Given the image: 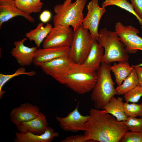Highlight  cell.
Listing matches in <instances>:
<instances>
[{
	"label": "cell",
	"instance_id": "6da1fadb",
	"mask_svg": "<svg viewBox=\"0 0 142 142\" xmlns=\"http://www.w3.org/2000/svg\"><path fill=\"white\" fill-rule=\"evenodd\" d=\"M84 135L89 141L120 142L128 129L124 121H117L104 109L91 108Z\"/></svg>",
	"mask_w": 142,
	"mask_h": 142
},
{
	"label": "cell",
	"instance_id": "7a4b0ae2",
	"mask_svg": "<svg viewBox=\"0 0 142 142\" xmlns=\"http://www.w3.org/2000/svg\"><path fill=\"white\" fill-rule=\"evenodd\" d=\"M110 66V64L102 63L96 71L97 80L91 95L96 109H102L113 97L115 95H120L114 88L115 83L111 77Z\"/></svg>",
	"mask_w": 142,
	"mask_h": 142
},
{
	"label": "cell",
	"instance_id": "3957f363",
	"mask_svg": "<svg viewBox=\"0 0 142 142\" xmlns=\"http://www.w3.org/2000/svg\"><path fill=\"white\" fill-rule=\"evenodd\" d=\"M65 0L62 4L55 6L53 17L54 26L62 25L72 26L75 31L82 26L83 19V11L87 0Z\"/></svg>",
	"mask_w": 142,
	"mask_h": 142
},
{
	"label": "cell",
	"instance_id": "277c9868",
	"mask_svg": "<svg viewBox=\"0 0 142 142\" xmlns=\"http://www.w3.org/2000/svg\"><path fill=\"white\" fill-rule=\"evenodd\" d=\"M97 78L96 71L81 64L74 63L64 77L62 84L77 93L83 95L92 90Z\"/></svg>",
	"mask_w": 142,
	"mask_h": 142
},
{
	"label": "cell",
	"instance_id": "5b68a950",
	"mask_svg": "<svg viewBox=\"0 0 142 142\" xmlns=\"http://www.w3.org/2000/svg\"><path fill=\"white\" fill-rule=\"evenodd\" d=\"M97 41L104 51L102 63L110 64L128 60V53L115 31H109L105 27L101 29Z\"/></svg>",
	"mask_w": 142,
	"mask_h": 142
},
{
	"label": "cell",
	"instance_id": "8992f818",
	"mask_svg": "<svg viewBox=\"0 0 142 142\" xmlns=\"http://www.w3.org/2000/svg\"><path fill=\"white\" fill-rule=\"evenodd\" d=\"M94 40L88 30L82 26L74 31L68 57L75 64H82L86 59Z\"/></svg>",
	"mask_w": 142,
	"mask_h": 142
},
{
	"label": "cell",
	"instance_id": "52a82bcc",
	"mask_svg": "<svg viewBox=\"0 0 142 142\" xmlns=\"http://www.w3.org/2000/svg\"><path fill=\"white\" fill-rule=\"evenodd\" d=\"M115 31L128 53L134 54L138 50H142V38L138 35L139 32L137 29L118 22L115 24Z\"/></svg>",
	"mask_w": 142,
	"mask_h": 142
},
{
	"label": "cell",
	"instance_id": "ba28073f",
	"mask_svg": "<svg viewBox=\"0 0 142 142\" xmlns=\"http://www.w3.org/2000/svg\"><path fill=\"white\" fill-rule=\"evenodd\" d=\"M74 31L70 26L59 25L54 26L42 43L43 48L70 47Z\"/></svg>",
	"mask_w": 142,
	"mask_h": 142
},
{
	"label": "cell",
	"instance_id": "9c48e42d",
	"mask_svg": "<svg viewBox=\"0 0 142 142\" xmlns=\"http://www.w3.org/2000/svg\"><path fill=\"white\" fill-rule=\"evenodd\" d=\"M98 0H92L87 5V13L83 18L82 26L87 29L94 40H97L99 35L98 28L100 20L106 10L105 8L100 7Z\"/></svg>",
	"mask_w": 142,
	"mask_h": 142
},
{
	"label": "cell",
	"instance_id": "30bf717a",
	"mask_svg": "<svg viewBox=\"0 0 142 142\" xmlns=\"http://www.w3.org/2000/svg\"><path fill=\"white\" fill-rule=\"evenodd\" d=\"M74 63L68 56L58 58L42 64V71L62 84L63 78Z\"/></svg>",
	"mask_w": 142,
	"mask_h": 142
},
{
	"label": "cell",
	"instance_id": "8fae6325",
	"mask_svg": "<svg viewBox=\"0 0 142 142\" xmlns=\"http://www.w3.org/2000/svg\"><path fill=\"white\" fill-rule=\"evenodd\" d=\"M79 105L78 103L75 108L69 112L66 116L56 117L60 126L64 131L76 133L84 131L85 124L89 115H82L78 110Z\"/></svg>",
	"mask_w": 142,
	"mask_h": 142
},
{
	"label": "cell",
	"instance_id": "7c38bea8",
	"mask_svg": "<svg viewBox=\"0 0 142 142\" xmlns=\"http://www.w3.org/2000/svg\"><path fill=\"white\" fill-rule=\"evenodd\" d=\"M70 47H50L36 50L33 63L39 67L42 64L59 57L68 56Z\"/></svg>",
	"mask_w": 142,
	"mask_h": 142
},
{
	"label": "cell",
	"instance_id": "4fadbf2b",
	"mask_svg": "<svg viewBox=\"0 0 142 142\" xmlns=\"http://www.w3.org/2000/svg\"><path fill=\"white\" fill-rule=\"evenodd\" d=\"M40 112L37 106L29 103H23L12 110L9 115L10 120L11 122L16 125L36 118Z\"/></svg>",
	"mask_w": 142,
	"mask_h": 142
},
{
	"label": "cell",
	"instance_id": "5bb4252c",
	"mask_svg": "<svg viewBox=\"0 0 142 142\" xmlns=\"http://www.w3.org/2000/svg\"><path fill=\"white\" fill-rule=\"evenodd\" d=\"M27 40L26 37L21 40L15 41L14 45L10 52L11 55L16 60L18 63L22 67L31 65L33 60L37 47H32L26 46L24 42Z\"/></svg>",
	"mask_w": 142,
	"mask_h": 142
},
{
	"label": "cell",
	"instance_id": "9a60e30c",
	"mask_svg": "<svg viewBox=\"0 0 142 142\" xmlns=\"http://www.w3.org/2000/svg\"><path fill=\"white\" fill-rule=\"evenodd\" d=\"M17 16H21L32 23L35 20L30 14L19 9L14 0H0V27L4 22Z\"/></svg>",
	"mask_w": 142,
	"mask_h": 142
},
{
	"label": "cell",
	"instance_id": "2e32d148",
	"mask_svg": "<svg viewBox=\"0 0 142 142\" xmlns=\"http://www.w3.org/2000/svg\"><path fill=\"white\" fill-rule=\"evenodd\" d=\"M48 125L45 115L40 112L36 118L28 121L21 122L16 125L19 132L41 135L45 132Z\"/></svg>",
	"mask_w": 142,
	"mask_h": 142
},
{
	"label": "cell",
	"instance_id": "e0dca14e",
	"mask_svg": "<svg viewBox=\"0 0 142 142\" xmlns=\"http://www.w3.org/2000/svg\"><path fill=\"white\" fill-rule=\"evenodd\" d=\"M15 133L16 137L13 139L15 142H50L59 135L58 132L55 131L53 128L49 126L45 132L41 135L18 131Z\"/></svg>",
	"mask_w": 142,
	"mask_h": 142
},
{
	"label": "cell",
	"instance_id": "ac0fdd59",
	"mask_svg": "<svg viewBox=\"0 0 142 142\" xmlns=\"http://www.w3.org/2000/svg\"><path fill=\"white\" fill-rule=\"evenodd\" d=\"M104 53L103 48L97 40H94L86 59L81 64L91 70L96 71L102 63Z\"/></svg>",
	"mask_w": 142,
	"mask_h": 142
},
{
	"label": "cell",
	"instance_id": "d6986e66",
	"mask_svg": "<svg viewBox=\"0 0 142 142\" xmlns=\"http://www.w3.org/2000/svg\"><path fill=\"white\" fill-rule=\"evenodd\" d=\"M124 98L120 97H113L102 109L115 117L118 121H125L128 116L125 113L123 102Z\"/></svg>",
	"mask_w": 142,
	"mask_h": 142
},
{
	"label": "cell",
	"instance_id": "ffe728a7",
	"mask_svg": "<svg viewBox=\"0 0 142 142\" xmlns=\"http://www.w3.org/2000/svg\"><path fill=\"white\" fill-rule=\"evenodd\" d=\"M52 27L51 24L47 23L45 27L42 22L39 23L35 29L26 33L25 36L31 41H33L38 48L47 37L51 30Z\"/></svg>",
	"mask_w": 142,
	"mask_h": 142
},
{
	"label": "cell",
	"instance_id": "44dd1931",
	"mask_svg": "<svg viewBox=\"0 0 142 142\" xmlns=\"http://www.w3.org/2000/svg\"><path fill=\"white\" fill-rule=\"evenodd\" d=\"M134 68L127 62L115 63L110 66L111 71L115 77V81L118 86L120 85L125 79L130 74Z\"/></svg>",
	"mask_w": 142,
	"mask_h": 142
},
{
	"label": "cell",
	"instance_id": "7402d4cb",
	"mask_svg": "<svg viewBox=\"0 0 142 142\" xmlns=\"http://www.w3.org/2000/svg\"><path fill=\"white\" fill-rule=\"evenodd\" d=\"M15 3L20 10L30 15L41 12L43 5L41 2H37L33 0H19L15 1Z\"/></svg>",
	"mask_w": 142,
	"mask_h": 142
},
{
	"label": "cell",
	"instance_id": "603a6c76",
	"mask_svg": "<svg viewBox=\"0 0 142 142\" xmlns=\"http://www.w3.org/2000/svg\"><path fill=\"white\" fill-rule=\"evenodd\" d=\"M139 84V81L136 70L134 68L130 74L115 89L120 95H124L134 88Z\"/></svg>",
	"mask_w": 142,
	"mask_h": 142
},
{
	"label": "cell",
	"instance_id": "cb8c5ba5",
	"mask_svg": "<svg viewBox=\"0 0 142 142\" xmlns=\"http://www.w3.org/2000/svg\"><path fill=\"white\" fill-rule=\"evenodd\" d=\"M34 71L26 72L25 69L23 67L18 68L13 74H0V99H1L6 92L3 90L2 88L4 84L8 81L13 77L20 75L26 74L30 77H33L36 74Z\"/></svg>",
	"mask_w": 142,
	"mask_h": 142
},
{
	"label": "cell",
	"instance_id": "d4e9b609",
	"mask_svg": "<svg viewBox=\"0 0 142 142\" xmlns=\"http://www.w3.org/2000/svg\"><path fill=\"white\" fill-rule=\"evenodd\" d=\"M110 5L118 6L134 15L138 20L142 29V20L137 15L131 4L127 0H105L102 4V7L104 8Z\"/></svg>",
	"mask_w": 142,
	"mask_h": 142
},
{
	"label": "cell",
	"instance_id": "484cf974",
	"mask_svg": "<svg viewBox=\"0 0 142 142\" xmlns=\"http://www.w3.org/2000/svg\"><path fill=\"white\" fill-rule=\"evenodd\" d=\"M124 111L128 117H142V102L140 104L126 102L124 105Z\"/></svg>",
	"mask_w": 142,
	"mask_h": 142
},
{
	"label": "cell",
	"instance_id": "4316f807",
	"mask_svg": "<svg viewBox=\"0 0 142 142\" xmlns=\"http://www.w3.org/2000/svg\"><path fill=\"white\" fill-rule=\"evenodd\" d=\"M142 96V87L138 84L133 89L124 95V99L126 102L136 103Z\"/></svg>",
	"mask_w": 142,
	"mask_h": 142
},
{
	"label": "cell",
	"instance_id": "83f0119b",
	"mask_svg": "<svg viewBox=\"0 0 142 142\" xmlns=\"http://www.w3.org/2000/svg\"><path fill=\"white\" fill-rule=\"evenodd\" d=\"M124 122L129 130L142 133V117L137 118L128 116L127 120Z\"/></svg>",
	"mask_w": 142,
	"mask_h": 142
},
{
	"label": "cell",
	"instance_id": "f1b7e54d",
	"mask_svg": "<svg viewBox=\"0 0 142 142\" xmlns=\"http://www.w3.org/2000/svg\"><path fill=\"white\" fill-rule=\"evenodd\" d=\"M120 142H142V133L128 131L125 134Z\"/></svg>",
	"mask_w": 142,
	"mask_h": 142
},
{
	"label": "cell",
	"instance_id": "f546056e",
	"mask_svg": "<svg viewBox=\"0 0 142 142\" xmlns=\"http://www.w3.org/2000/svg\"><path fill=\"white\" fill-rule=\"evenodd\" d=\"M84 135H72L66 137L60 142H86L90 141Z\"/></svg>",
	"mask_w": 142,
	"mask_h": 142
},
{
	"label": "cell",
	"instance_id": "4dcf8cb0",
	"mask_svg": "<svg viewBox=\"0 0 142 142\" xmlns=\"http://www.w3.org/2000/svg\"><path fill=\"white\" fill-rule=\"evenodd\" d=\"M134 11L142 20V0H130Z\"/></svg>",
	"mask_w": 142,
	"mask_h": 142
},
{
	"label": "cell",
	"instance_id": "1f68e13d",
	"mask_svg": "<svg viewBox=\"0 0 142 142\" xmlns=\"http://www.w3.org/2000/svg\"><path fill=\"white\" fill-rule=\"evenodd\" d=\"M52 16L50 12L47 10H45L42 12L39 16V19L43 23L48 22L50 20Z\"/></svg>",
	"mask_w": 142,
	"mask_h": 142
},
{
	"label": "cell",
	"instance_id": "d6a6232c",
	"mask_svg": "<svg viewBox=\"0 0 142 142\" xmlns=\"http://www.w3.org/2000/svg\"><path fill=\"white\" fill-rule=\"evenodd\" d=\"M135 69L138 77L139 84L142 87V66L138 65H133Z\"/></svg>",
	"mask_w": 142,
	"mask_h": 142
},
{
	"label": "cell",
	"instance_id": "836d02e7",
	"mask_svg": "<svg viewBox=\"0 0 142 142\" xmlns=\"http://www.w3.org/2000/svg\"><path fill=\"white\" fill-rule=\"evenodd\" d=\"M33 0V1H34L36 2H41L40 1V0Z\"/></svg>",
	"mask_w": 142,
	"mask_h": 142
},
{
	"label": "cell",
	"instance_id": "e575fe53",
	"mask_svg": "<svg viewBox=\"0 0 142 142\" xmlns=\"http://www.w3.org/2000/svg\"><path fill=\"white\" fill-rule=\"evenodd\" d=\"M138 66H142V62L141 63L138 64Z\"/></svg>",
	"mask_w": 142,
	"mask_h": 142
},
{
	"label": "cell",
	"instance_id": "d590c367",
	"mask_svg": "<svg viewBox=\"0 0 142 142\" xmlns=\"http://www.w3.org/2000/svg\"><path fill=\"white\" fill-rule=\"evenodd\" d=\"M14 1H18V0H14Z\"/></svg>",
	"mask_w": 142,
	"mask_h": 142
}]
</instances>
